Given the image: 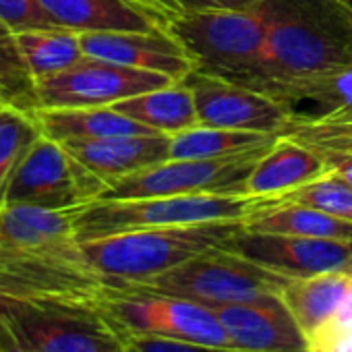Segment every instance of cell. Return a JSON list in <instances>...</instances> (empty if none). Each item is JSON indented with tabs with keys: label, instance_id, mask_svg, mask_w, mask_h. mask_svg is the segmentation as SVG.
I'll return each mask as SVG.
<instances>
[{
	"label": "cell",
	"instance_id": "cell-31",
	"mask_svg": "<svg viewBox=\"0 0 352 352\" xmlns=\"http://www.w3.org/2000/svg\"><path fill=\"white\" fill-rule=\"evenodd\" d=\"M124 348L126 352H243V350H228V348H216V346L168 340V338H153V336H126Z\"/></svg>",
	"mask_w": 352,
	"mask_h": 352
},
{
	"label": "cell",
	"instance_id": "cell-29",
	"mask_svg": "<svg viewBox=\"0 0 352 352\" xmlns=\"http://www.w3.org/2000/svg\"><path fill=\"white\" fill-rule=\"evenodd\" d=\"M276 199L302 204L321 210L329 216H336L340 220L352 222V185L346 183L333 170Z\"/></svg>",
	"mask_w": 352,
	"mask_h": 352
},
{
	"label": "cell",
	"instance_id": "cell-24",
	"mask_svg": "<svg viewBox=\"0 0 352 352\" xmlns=\"http://www.w3.org/2000/svg\"><path fill=\"white\" fill-rule=\"evenodd\" d=\"M15 40L21 58L36 81L63 73L85 58L81 34L63 28L21 32L15 34Z\"/></svg>",
	"mask_w": 352,
	"mask_h": 352
},
{
	"label": "cell",
	"instance_id": "cell-26",
	"mask_svg": "<svg viewBox=\"0 0 352 352\" xmlns=\"http://www.w3.org/2000/svg\"><path fill=\"white\" fill-rule=\"evenodd\" d=\"M296 104L313 106V112L302 114L300 118H352V63L309 81L296 94L292 110Z\"/></svg>",
	"mask_w": 352,
	"mask_h": 352
},
{
	"label": "cell",
	"instance_id": "cell-37",
	"mask_svg": "<svg viewBox=\"0 0 352 352\" xmlns=\"http://www.w3.org/2000/svg\"><path fill=\"white\" fill-rule=\"evenodd\" d=\"M7 106H9V104H7V102H5L3 98H0V114H3V112H5V108H7Z\"/></svg>",
	"mask_w": 352,
	"mask_h": 352
},
{
	"label": "cell",
	"instance_id": "cell-34",
	"mask_svg": "<svg viewBox=\"0 0 352 352\" xmlns=\"http://www.w3.org/2000/svg\"><path fill=\"white\" fill-rule=\"evenodd\" d=\"M0 352H32L11 329L9 321L0 327Z\"/></svg>",
	"mask_w": 352,
	"mask_h": 352
},
{
	"label": "cell",
	"instance_id": "cell-2",
	"mask_svg": "<svg viewBox=\"0 0 352 352\" xmlns=\"http://www.w3.org/2000/svg\"><path fill=\"white\" fill-rule=\"evenodd\" d=\"M243 220L141 228L81 243L89 265L118 282H145L210 249L222 247L243 228Z\"/></svg>",
	"mask_w": 352,
	"mask_h": 352
},
{
	"label": "cell",
	"instance_id": "cell-36",
	"mask_svg": "<svg viewBox=\"0 0 352 352\" xmlns=\"http://www.w3.org/2000/svg\"><path fill=\"white\" fill-rule=\"evenodd\" d=\"M338 3H342L348 11H352V0H338Z\"/></svg>",
	"mask_w": 352,
	"mask_h": 352
},
{
	"label": "cell",
	"instance_id": "cell-32",
	"mask_svg": "<svg viewBox=\"0 0 352 352\" xmlns=\"http://www.w3.org/2000/svg\"><path fill=\"white\" fill-rule=\"evenodd\" d=\"M263 0H174L181 13H201V11H247L255 9Z\"/></svg>",
	"mask_w": 352,
	"mask_h": 352
},
{
	"label": "cell",
	"instance_id": "cell-35",
	"mask_svg": "<svg viewBox=\"0 0 352 352\" xmlns=\"http://www.w3.org/2000/svg\"><path fill=\"white\" fill-rule=\"evenodd\" d=\"M329 168L338 172L346 183L352 185V155H325Z\"/></svg>",
	"mask_w": 352,
	"mask_h": 352
},
{
	"label": "cell",
	"instance_id": "cell-7",
	"mask_svg": "<svg viewBox=\"0 0 352 352\" xmlns=\"http://www.w3.org/2000/svg\"><path fill=\"white\" fill-rule=\"evenodd\" d=\"M286 284L288 278L270 272L224 247H216L151 280L131 286L183 296L197 302H243L280 294Z\"/></svg>",
	"mask_w": 352,
	"mask_h": 352
},
{
	"label": "cell",
	"instance_id": "cell-16",
	"mask_svg": "<svg viewBox=\"0 0 352 352\" xmlns=\"http://www.w3.org/2000/svg\"><path fill=\"white\" fill-rule=\"evenodd\" d=\"M323 153L280 135L257 160L247 179V195L257 199L282 197L329 172Z\"/></svg>",
	"mask_w": 352,
	"mask_h": 352
},
{
	"label": "cell",
	"instance_id": "cell-20",
	"mask_svg": "<svg viewBox=\"0 0 352 352\" xmlns=\"http://www.w3.org/2000/svg\"><path fill=\"white\" fill-rule=\"evenodd\" d=\"M243 224L247 230H253V232L352 241V222H346L321 210L294 204V201H284V199H263L243 220Z\"/></svg>",
	"mask_w": 352,
	"mask_h": 352
},
{
	"label": "cell",
	"instance_id": "cell-19",
	"mask_svg": "<svg viewBox=\"0 0 352 352\" xmlns=\"http://www.w3.org/2000/svg\"><path fill=\"white\" fill-rule=\"evenodd\" d=\"M42 133L54 141H94L126 135L157 133L112 106L94 108H38L34 110Z\"/></svg>",
	"mask_w": 352,
	"mask_h": 352
},
{
	"label": "cell",
	"instance_id": "cell-25",
	"mask_svg": "<svg viewBox=\"0 0 352 352\" xmlns=\"http://www.w3.org/2000/svg\"><path fill=\"white\" fill-rule=\"evenodd\" d=\"M42 135L34 112L7 106L0 114V204L5 201L7 187L17 166Z\"/></svg>",
	"mask_w": 352,
	"mask_h": 352
},
{
	"label": "cell",
	"instance_id": "cell-22",
	"mask_svg": "<svg viewBox=\"0 0 352 352\" xmlns=\"http://www.w3.org/2000/svg\"><path fill=\"white\" fill-rule=\"evenodd\" d=\"M112 108L164 135H174L201 124L193 91L185 81H174L166 87L126 98Z\"/></svg>",
	"mask_w": 352,
	"mask_h": 352
},
{
	"label": "cell",
	"instance_id": "cell-14",
	"mask_svg": "<svg viewBox=\"0 0 352 352\" xmlns=\"http://www.w3.org/2000/svg\"><path fill=\"white\" fill-rule=\"evenodd\" d=\"M243 352H309V340L280 294L243 302H204Z\"/></svg>",
	"mask_w": 352,
	"mask_h": 352
},
{
	"label": "cell",
	"instance_id": "cell-11",
	"mask_svg": "<svg viewBox=\"0 0 352 352\" xmlns=\"http://www.w3.org/2000/svg\"><path fill=\"white\" fill-rule=\"evenodd\" d=\"M7 321L32 352H126L124 336L100 309L21 305Z\"/></svg>",
	"mask_w": 352,
	"mask_h": 352
},
{
	"label": "cell",
	"instance_id": "cell-13",
	"mask_svg": "<svg viewBox=\"0 0 352 352\" xmlns=\"http://www.w3.org/2000/svg\"><path fill=\"white\" fill-rule=\"evenodd\" d=\"M222 247L288 280L352 270V241L253 232L243 226Z\"/></svg>",
	"mask_w": 352,
	"mask_h": 352
},
{
	"label": "cell",
	"instance_id": "cell-9",
	"mask_svg": "<svg viewBox=\"0 0 352 352\" xmlns=\"http://www.w3.org/2000/svg\"><path fill=\"white\" fill-rule=\"evenodd\" d=\"M106 183L85 168L60 141L42 135L17 166L7 187V206L67 210L94 204Z\"/></svg>",
	"mask_w": 352,
	"mask_h": 352
},
{
	"label": "cell",
	"instance_id": "cell-30",
	"mask_svg": "<svg viewBox=\"0 0 352 352\" xmlns=\"http://www.w3.org/2000/svg\"><path fill=\"white\" fill-rule=\"evenodd\" d=\"M0 23L13 34L56 28L38 0H0Z\"/></svg>",
	"mask_w": 352,
	"mask_h": 352
},
{
	"label": "cell",
	"instance_id": "cell-6",
	"mask_svg": "<svg viewBox=\"0 0 352 352\" xmlns=\"http://www.w3.org/2000/svg\"><path fill=\"white\" fill-rule=\"evenodd\" d=\"M102 311L124 338L153 336L236 350L218 315L191 298L118 282L106 296Z\"/></svg>",
	"mask_w": 352,
	"mask_h": 352
},
{
	"label": "cell",
	"instance_id": "cell-8",
	"mask_svg": "<svg viewBox=\"0 0 352 352\" xmlns=\"http://www.w3.org/2000/svg\"><path fill=\"white\" fill-rule=\"evenodd\" d=\"M267 147L218 160H166L116 181H110L102 199H141L166 195H247V179Z\"/></svg>",
	"mask_w": 352,
	"mask_h": 352
},
{
	"label": "cell",
	"instance_id": "cell-12",
	"mask_svg": "<svg viewBox=\"0 0 352 352\" xmlns=\"http://www.w3.org/2000/svg\"><path fill=\"white\" fill-rule=\"evenodd\" d=\"M183 81L193 91L199 122L206 126L282 135L294 118L286 102L222 77L195 69Z\"/></svg>",
	"mask_w": 352,
	"mask_h": 352
},
{
	"label": "cell",
	"instance_id": "cell-5",
	"mask_svg": "<svg viewBox=\"0 0 352 352\" xmlns=\"http://www.w3.org/2000/svg\"><path fill=\"white\" fill-rule=\"evenodd\" d=\"M166 30L197 71L241 83L259 60L267 34V7L263 0L247 11L181 13L166 23Z\"/></svg>",
	"mask_w": 352,
	"mask_h": 352
},
{
	"label": "cell",
	"instance_id": "cell-17",
	"mask_svg": "<svg viewBox=\"0 0 352 352\" xmlns=\"http://www.w3.org/2000/svg\"><path fill=\"white\" fill-rule=\"evenodd\" d=\"M56 28L75 34L96 32H155L166 19L133 0H38Z\"/></svg>",
	"mask_w": 352,
	"mask_h": 352
},
{
	"label": "cell",
	"instance_id": "cell-10",
	"mask_svg": "<svg viewBox=\"0 0 352 352\" xmlns=\"http://www.w3.org/2000/svg\"><path fill=\"white\" fill-rule=\"evenodd\" d=\"M170 83L174 79L160 73L85 56L63 73L38 79L36 94L40 108H94L114 106L116 102Z\"/></svg>",
	"mask_w": 352,
	"mask_h": 352
},
{
	"label": "cell",
	"instance_id": "cell-3",
	"mask_svg": "<svg viewBox=\"0 0 352 352\" xmlns=\"http://www.w3.org/2000/svg\"><path fill=\"white\" fill-rule=\"evenodd\" d=\"M116 284L89 265L81 247L69 253L0 247V298L17 305L102 311Z\"/></svg>",
	"mask_w": 352,
	"mask_h": 352
},
{
	"label": "cell",
	"instance_id": "cell-23",
	"mask_svg": "<svg viewBox=\"0 0 352 352\" xmlns=\"http://www.w3.org/2000/svg\"><path fill=\"white\" fill-rule=\"evenodd\" d=\"M280 135L197 124L170 135V160H218L270 147Z\"/></svg>",
	"mask_w": 352,
	"mask_h": 352
},
{
	"label": "cell",
	"instance_id": "cell-28",
	"mask_svg": "<svg viewBox=\"0 0 352 352\" xmlns=\"http://www.w3.org/2000/svg\"><path fill=\"white\" fill-rule=\"evenodd\" d=\"M282 135L323 155H352V118L294 116Z\"/></svg>",
	"mask_w": 352,
	"mask_h": 352
},
{
	"label": "cell",
	"instance_id": "cell-4",
	"mask_svg": "<svg viewBox=\"0 0 352 352\" xmlns=\"http://www.w3.org/2000/svg\"><path fill=\"white\" fill-rule=\"evenodd\" d=\"M263 199L251 195H166L141 199H102L79 210L77 241L102 239L141 228L185 226L216 220H245Z\"/></svg>",
	"mask_w": 352,
	"mask_h": 352
},
{
	"label": "cell",
	"instance_id": "cell-1",
	"mask_svg": "<svg viewBox=\"0 0 352 352\" xmlns=\"http://www.w3.org/2000/svg\"><path fill=\"white\" fill-rule=\"evenodd\" d=\"M267 34L239 83L286 102L313 79L352 63V11L338 0H265Z\"/></svg>",
	"mask_w": 352,
	"mask_h": 352
},
{
	"label": "cell",
	"instance_id": "cell-27",
	"mask_svg": "<svg viewBox=\"0 0 352 352\" xmlns=\"http://www.w3.org/2000/svg\"><path fill=\"white\" fill-rule=\"evenodd\" d=\"M0 98L28 112L40 108L36 79L21 58L15 34L5 23H0Z\"/></svg>",
	"mask_w": 352,
	"mask_h": 352
},
{
	"label": "cell",
	"instance_id": "cell-15",
	"mask_svg": "<svg viewBox=\"0 0 352 352\" xmlns=\"http://www.w3.org/2000/svg\"><path fill=\"white\" fill-rule=\"evenodd\" d=\"M85 56L183 81L197 67L168 30L81 34Z\"/></svg>",
	"mask_w": 352,
	"mask_h": 352
},
{
	"label": "cell",
	"instance_id": "cell-33",
	"mask_svg": "<svg viewBox=\"0 0 352 352\" xmlns=\"http://www.w3.org/2000/svg\"><path fill=\"white\" fill-rule=\"evenodd\" d=\"M133 3H137L139 7H143V9H147V11L155 13V15H160L166 21H170L174 15H181L179 7L174 5V0H133Z\"/></svg>",
	"mask_w": 352,
	"mask_h": 352
},
{
	"label": "cell",
	"instance_id": "cell-18",
	"mask_svg": "<svg viewBox=\"0 0 352 352\" xmlns=\"http://www.w3.org/2000/svg\"><path fill=\"white\" fill-rule=\"evenodd\" d=\"M85 168L106 183L141 168L170 160V135H126L94 141H67L63 143Z\"/></svg>",
	"mask_w": 352,
	"mask_h": 352
},
{
	"label": "cell",
	"instance_id": "cell-21",
	"mask_svg": "<svg viewBox=\"0 0 352 352\" xmlns=\"http://www.w3.org/2000/svg\"><path fill=\"white\" fill-rule=\"evenodd\" d=\"M350 282V272H329L311 278L288 280L280 296L307 340L329 323Z\"/></svg>",
	"mask_w": 352,
	"mask_h": 352
}]
</instances>
